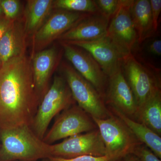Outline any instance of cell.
<instances>
[{
    "instance_id": "obj_1",
    "label": "cell",
    "mask_w": 161,
    "mask_h": 161,
    "mask_svg": "<svg viewBox=\"0 0 161 161\" xmlns=\"http://www.w3.org/2000/svg\"><path fill=\"white\" fill-rule=\"evenodd\" d=\"M31 62L26 55L0 68V130L31 126L40 104Z\"/></svg>"
},
{
    "instance_id": "obj_2",
    "label": "cell",
    "mask_w": 161,
    "mask_h": 161,
    "mask_svg": "<svg viewBox=\"0 0 161 161\" xmlns=\"http://www.w3.org/2000/svg\"><path fill=\"white\" fill-rule=\"evenodd\" d=\"M0 161H36L51 157V145L39 138L30 125L0 130Z\"/></svg>"
},
{
    "instance_id": "obj_3",
    "label": "cell",
    "mask_w": 161,
    "mask_h": 161,
    "mask_svg": "<svg viewBox=\"0 0 161 161\" xmlns=\"http://www.w3.org/2000/svg\"><path fill=\"white\" fill-rule=\"evenodd\" d=\"M69 86L63 76L56 75L38 106L31 127L43 140L50 123L60 112L75 104Z\"/></svg>"
},
{
    "instance_id": "obj_4",
    "label": "cell",
    "mask_w": 161,
    "mask_h": 161,
    "mask_svg": "<svg viewBox=\"0 0 161 161\" xmlns=\"http://www.w3.org/2000/svg\"><path fill=\"white\" fill-rule=\"evenodd\" d=\"M92 118L103 141L106 155L113 159H122L132 154L142 144L123 122L112 113L110 117L105 119Z\"/></svg>"
},
{
    "instance_id": "obj_5",
    "label": "cell",
    "mask_w": 161,
    "mask_h": 161,
    "mask_svg": "<svg viewBox=\"0 0 161 161\" xmlns=\"http://www.w3.org/2000/svg\"><path fill=\"white\" fill-rule=\"evenodd\" d=\"M60 70L78 106L92 118L105 119L110 117L111 113L103 97L71 64L64 62Z\"/></svg>"
},
{
    "instance_id": "obj_6",
    "label": "cell",
    "mask_w": 161,
    "mask_h": 161,
    "mask_svg": "<svg viewBox=\"0 0 161 161\" xmlns=\"http://www.w3.org/2000/svg\"><path fill=\"white\" fill-rule=\"evenodd\" d=\"M121 69L138 108L154 92L161 89L160 80L159 77H158L157 71L142 63L132 53L124 57Z\"/></svg>"
},
{
    "instance_id": "obj_7",
    "label": "cell",
    "mask_w": 161,
    "mask_h": 161,
    "mask_svg": "<svg viewBox=\"0 0 161 161\" xmlns=\"http://www.w3.org/2000/svg\"><path fill=\"white\" fill-rule=\"evenodd\" d=\"M97 128L92 117L75 104L64 110L59 115L50 130L46 132L43 141L51 145L62 139L91 132Z\"/></svg>"
},
{
    "instance_id": "obj_8",
    "label": "cell",
    "mask_w": 161,
    "mask_h": 161,
    "mask_svg": "<svg viewBox=\"0 0 161 161\" xmlns=\"http://www.w3.org/2000/svg\"><path fill=\"white\" fill-rule=\"evenodd\" d=\"M133 0H121L120 5L110 19L106 36L125 55L132 53L138 44L132 22L131 7Z\"/></svg>"
},
{
    "instance_id": "obj_9",
    "label": "cell",
    "mask_w": 161,
    "mask_h": 161,
    "mask_svg": "<svg viewBox=\"0 0 161 161\" xmlns=\"http://www.w3.org/2000/svg\"><path fill=\"white\" fill-rule=\"evenodd\" d=\"M51 155L66 159L83 155L101 157L106 155V150L97 129L85 134L70 136L59 143L51 144Z\"/></svg>"
},
{
    "instance_id": "obj_10",
    "label": "cell",
    "mask_w": 161,
    "mask_h": 161,
    "mask_svg": "<svg viewBox=\"0 0 161 161\" xmlns=\"http://www.w3.org/2000/svg\"><path fill=\"white\" fill-rule=\"evenodd\" d=\"M64 55L74 69L90 82L103 97L108 84V76L89 52L78 47L61 42Z\"/></svg>"
},
{
    "instance_id": "obj_11",
    "label": "cell",
    "mask_w": 161,
    "mask_h": 161,
    "mask_svg": "<svg viewBox=\"0 0 161 161\" xmlns=\"http://www.w3.org/2000/svg\"><path fill=\"white\" fill-rule=\"evenodd\" d=\"M91 14L58 9L34 35V49L45 47Z\"/></svg>"
},
{
    "instance_id": "obj_12",
    "label": "cell",
    "mask_w": 161,
    "mask_h": 161,
    "mask_svg": "<svg viewBox=\"0 0 161 161\" xmlns=\"http://www.w3.org/2000/svg\"><path fill=\"white\" fill-rule=\"evenodd\" d=\"M108 77L105 103L134 120L138 112V105L124 76L121 65Z\"/></svg>"
},
{
    "instance_id": "obj_13",
    "label": "cell",
    "mask_w": 161,
    "mask_h": 161,
    "mask_svg": "<svg viewBox=\"0 0 161 161\" xmlns=\"http://www.w3.org/2000/svg\"><path fill=\"white\" fill-rule=\"evenodd\" d=\"M64 42L89 52L108 76L121 66L123 59L126 56L107 36L92 41Z\"/></svg>"
},
{
    "instance_id": "obj_14",
    "label": "cell",
    "mask_w": 161,
    "mask_h": 161,
    "mask_svg": "<svg viewBox=\"0 0 161 161\" xmlns=\"http://www.w3.org/2000/svg\"><path fill=\"white\" fill-rule=\"evenodd\" d=\"M110 19L100 13L84 18L58 38L61 42L90 41L105 36Z\"/></svg>"
},
{
    "instance_id": "obj_15",
    "label": "cell",
    "mask_w": 161,
    "mask_h": 161,
    "mask_svg": "<svg viewBox=\"0 0 161 161\" xmlns=\"http://www.w3.org/2000/svg\"><path fill=\"white\" fill-rule=\"evenodd\" d=\"M26 36L24 24L14 20L0 40L1 65L13 58L25 55Z\"/></svg>"
},
{
    "instance_id": "obj_16",
    "label": "cell",
    "mask_w": 161,
    "mask_h": 161,
    "mask_svg": "<svg viewBox=\"0 0 161 161\" xmlns=\"http://www.w3.org/2000/svg\"><path fill=\"white\" fill-rule=\"evenodd\" d=\"M55 47L38 52L34 56L32 64L35 89L40 98L46 93L47 86L58 58Z\"/></svg>"
},
{
    "instance_id": "obj_17",
    "label": "cell",
    "mask_w": 161,
    "mask_h": 161,
    "mask_svg": "<svg viewBox=\"0 0 161 161\" xmlns=\"http://www.w3.org/2000/svg\"><path fill=\"white\" fill-rule=\"evenodd\" d=\"M110 112L122 121L141 143L147 146L159 158H161V137L146 125L133 120L118 110L109 107Z\"/></svg>"
},
{
    "instance_id": "obj_18",
    "label": "cell",
    "mask_w": 161,
    "mask_h": 161,
    "mask_svg": "<svg viewBox=\"0 0 161 161\" xmlns=\"http://www.w3.org/2000/svg\"><path fill=\"white\" fill-rule=\"evenodd\" d=\"M131 14L137 33L138 44L155 34L149 0H133Z\"/></svg>"
},
{
    "instance_id": "obj_19",
    "label": "cell",
    "mask_w": 161,
    "mask_h": 161,
    "mask_svg": "<svg viewBox=\"0 0 161 161\" xmlns=\"http://www.w3.org/2000/svg\"><path fill=\"white\" fill-rule=\"evenodd\" d=\"M53 0H29L25 9L24 24L26 35H33L44 24L53 8Z\"/></svg>"
},
{
    "instance_id": "obj_20",
    "label": "cell",
    "mask_w": 161,
    "mask_h": 161,
    "mask_svg": "<svg viewBox=\"0 0 161 161\" xmlns=\"http://www.w3.org/2000/svg\"><path fill=\"white\" fill-rule=\"evenodd\" d=\"M136 119L161 136V89L154 92L138 108Z\"/></svg>"
},
{
    "instance_id": "obj_21",
    "label": "cell",
    "mask_w": 161,
    "mask_h": 161,
    "mask_svg": "<svg viewBox=\"0 0 161 161\" xmlns=\"http://www.w3.org/2000/svg\"><path fill=\"white\" fill-rule=\"evenodd\" d=\"M53 8L68 11L95 14L99 12L95 1L93 0H56Z\"/></svg>"
},
{
    "instance_id": "obj_22",
    "label": "cell",
    "mask_w": 161,
    "mask_h": 161,
    "mask_svg": "<svg viewBox=\"0 0 161 161\" xmlns=\"http://www.w3.org/2000/svg\"><path fill=\"white\" fill-rule=\"evenodd\" d=\"M98 12L111 19L120 5L121 0H95Z\"/></svg>"
},
{
    "instance_id": "obj_23",
    "label": "cell",
    "mask_w": 161,
    "mask_h": 161,
    "mask_svg": "<svg viewBox=\"0 0 161 161\" xmlns=\"http://www.w3.org/2000/svg\"><path fill=\"white\" fill-rule=\"evenodd\" d=\"M4 16L11 20H15L20 13L21 4L18 0H0Z\"/></svg>"
},
{
    "instance_id": "obj_24",
    "label": "cell",
    "mask_w": 161,
    "mask_h": 161,
    "mask_svg": "<svg viewBox=\"0 0 161 161\" xmlns=\"http://www.w3.org/2000/svg\"><path fill=\"white\" fill-rule=\"evenodd\" d=\"M132 154L136 156L140 161H161L150 149L143 144L137 147Z\"/></svg>"
},
{
    "instance_id": "obj_25",
    "label": "cell",
    "mask_w": 161,
    "mask_h": 161,
    "mask_svg": "<svg viewBox=\"0 0 161 161\" xmlns=\"http://www.w3.org/2000/svg\"><path fill=\"white\" fill-rule=\"evenodd\" d=\"M48 161H115V160L108 156L101 157L93 156L91 155H83L72 158H63L51 157L48 158Z\"/></svg>"
},
{
    "instance_id": "obj_26",
    "label": "cell",
    "mask_w": 161,
    "mask_h": 161,
    "mask_svg": "<svg viewBox=\"0 0 161 161\" xmlns=\"http://www.w3.org/2000/svg\"><path fill=\"white\" fill-rule=\"evenodd\" d=\"M150 2L153 28L156 33L158 29L159 19L161 14V0H150Z\"/></svg>"
},
{
    "instance_id": "obj_27",
    "label": "cell",
    "mask_w": 161,
    "mask_h": 161,
    "mask_svg": "<svg viewBox=\"0 0 161 161\" xmlns=\"http://www.w3.org/2000/svg\"><path fill=\"white\" fill-rule=\"evenodd\" d=\"M148 53L156 56H161V40L159 39H155L150 42L147 47Z\"/></svg>"
},
{
    "instance_id": "obj_28",
    "label": "cell",
    "mask_w": 161,
    "mask_h": 161,
    "mask_svg": "<svg viewBox=\"0 0 161 161\" xmlns=\"http://www.w3.org/2000/svg\"><path fill=\"white\" fill-rule=\"evenodd\" d=\"M13 21L7 19L4 16L0 17V40L9 29Z\"/></svg>"
},
{
    "instance_id": "obj_29",
    "label": "cell",
    "mask_w": 161,
    "mask_h": 161,
    "mask_svg": "<svg viewBox=\"0 0 161 161\" xmlns=\"http://www.w3.org/2000/svg\"><path fill=\"white\" fill-rule=\"evenodd\" d=\"M123 161H140L138 158L133 154H129L123 159Z\"/></svg>"
},
{
    "instance_id": "obj_30",
    "label": "cell",
    "mask_w": 161,
    "mask_h": 161,
    "mask_svg": "<svg viewBox=\"0 0 161 161\" xmlns=\"http://www.w3.org/2000/svg\"><path fill=\"white\" fill-rule=\"evenodd\" d=\"M4 16L3 9H2V6H1V1H0V17Z\"/></svg>"
},
{
    "instance_id": "obj_31",
    "label": "cell",
    "mask_w": 161,
    "mask_h": 161,
    "mask_svg": "<svg viewBox=\"0 0 161 161\" xmlns=\"http://www.w3.org/2000/svg\"><path fill=\"white\" fill-rule=\"evenodd\" d=\"M115 161H123V159H122L118 160H116Z\"/></svg>"
},
{
    "instance_id": "obj_32",
    "label": "cell",
    "mask_w": 161,
    "mask_h": 161,
    "mask_svg": "<svg viewBox=\"0 0 161 161\" xmlns=\"http://www.w3.org/2000/svg\"><path fill=\"white\" fill-rule=\"evenodd\" d=\"M0 66H1V62H0Z\"/></svg>"
}]
</instances>
